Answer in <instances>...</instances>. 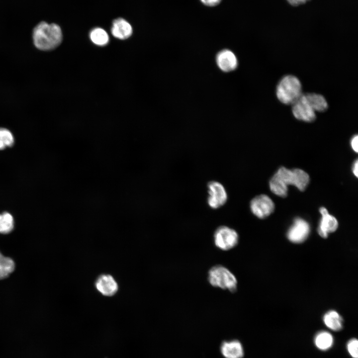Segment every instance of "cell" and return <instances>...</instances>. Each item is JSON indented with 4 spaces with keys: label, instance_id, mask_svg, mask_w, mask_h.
Here are the masks:
<instances>
[{
    "label": "cell",
    "instance_id": "obj_1",
    "mask_svg": "<svg viewBox=\"0 0 358 358\" xmlns=\"http://www.w3.org/2000/svg\"><path fill=\"white\" fill-rule=\"evenodd\" d=\"M310 181L309 175L300 169H288L284 167L278 169L269 182V188L275 195L285 197L288 186L293 185L300 191L305 190Z\"/></svg>",
    "mask_w": 358,
    "mask_h": 358
},
{
    "label": "cell",
    "instance_id": "obj_2",
    "mask_svg": "<svg viewBox=\"0 0 358 358\" xmlns=\"http://www.w3.org/2000/svg\"><path fill=\"white\" fill-rule=\"evenodd\" d=\"M32 38L37 49L43 51L51 50L61 44L63 39L62 31L57 24L42 21L34 27Z\"/></svg>",
    "mask_w": 358,
    "mask_h": 358
},
{
    "label": "cell",
    "instance_id": "obj_3",
    "mask_svg": "<svg viewBox=\"0 0 358 358\" xmlns=\"http://www.w3.org/2000/svg\"><path fill=\"white\" fill-rule=\"evenodd\" d=\"M302 94L299 80L293 75H286L279 81L276 88V95L282 103L292 104Z\"/></svg>",
    "mask_w": 358,
    "mask_h": 358
},
{
    "label": "cell",
    "instance_id": "obj_4",
    "mask_svg": "<svg viewBox=\"0 0 358 358\" xmlns=\"http://www.w3.org/2000/svg\"><path fill=\"white\" fill-rule=\"evenodd\" d=\"M207 279L213 287L235 292L237 290L238 281L235 275L226 267L215 265L209 270Z\"/></svg>",
    "mask_w": 358,
    "mask_h": 358
},
{
    "label": "cell",
    "instance_id": "obj_5",
    "mask_svg": "<svg viewBox=\"0 0 358 358\" xmlns=\"http://www.w3.org/2000/svg\"><path fill=\"white\" fill-rule=\"evenodd\" d=\"M215 246L222 251H228L238 244L239 237L237 231L227 226L218 227L213 234Z\"/></svg>",
    "mask_w": 358,
    "mask_h": 358
},
{
    "label": "cell",
    "instance_id": "obj_6",
    "mask_svg": "<svg viewBox=\"0 0 358 358\" xmlns=\"http://www.w3.org/2000/svg\"><path fill=\"white\" fill-rule=\"evenodd\" d=\"M207 203L213 209L223 206L227 202L228 195L226 189L220 182L212 180L207 184Z\"/></svg>",
    "mask_w": 358,
    "mask_h": 358
},
{
    "label": "cell",
    "instance_id": "obj_7",
    "mask_svg": "<svg viewBox=\"0 0 358 358\" xmlns=\"http://www.w3.org/2000/svg\"><path fill=\"white\" fill-rule=\"evenodd\" d=\"M252 213L260 219H264L273 211L275 205L272 199L267 195L260 194L253 198L250 202Z\"/></svg>",
    "mask_w": 358,
    "mask_h": 358
},
{
    "label": "cell",
    "instance_id": "obj_8",
    "mask_svg": "<svg viewBox=\"0 0 358 358\" xmlns=\"http://www.w3.org/2000/svg\"><path fill=\"white\" fill-rule=\"evenodd\" d=\"M292 105L293 115L298 120L311 122L316 119V112L308 102L305 94L302 93Z\"/></svg>",
    "mask_w": 358,
    "mask_h": 358
},
{
    "label": "cell",
    "instance_id": "obj_9",
    "mask_svg": "<svg viewBox=\"0 0 358 358\" xmlns=\"http://www.w3.org/2000/svg\"><path fill=\"white\" fill-rule=\"evenodd\" d=\"M310 232L309 223L304 219L296 218L293 224L288 229L287 237L288 240L294 243H301L305 241Z\"/></svg>",
    "mask_w": 358,
    "mask_h": 358
},
{
    "label": "cell",
    "instance_id": "obj_10",
    "mask_svg": "<svg viewBox=\"0 0 358 358\" xmlns=\"http://www.w3.org/2000/svg\"><path fill=\"white\" fill-rule=\"evenodd\" d=\"M322 218L320 220L318 233L323 238H327L329 233L334 232L338 227V221L333 215L328 213L324 207L319 208Z\"/></svg>",
    "mask_w": 358,
    "mask_h": 358
},
{
    "label": "cell",
    "instance_id": "obj_11",
    "mask_svg": "<svg viewBox=\"0 0 358 358\" xmlns=\"http://www.w3.org/2000/svg\"><path fill=\"white\" fill-rule=\"evenodd\" d=\"M216 62L223 71L228 72L235 70L238 65L235 55L230 50L225 49L219 52L216 56Z\"/></svg>",
    "mask_w": 358,
    "mask_h": 358
},
{
    "label": "cell",
    "instance_id": "obj_12",
    "mask_svg": "<svg viewBox=\"0 0 358 358\" xmlns=\"http://www.w3.org/2000/svg\"><path fill=\"white\" fill-rule=\"evenodd\" d=\"M96 289L103 295L112 296L118 290V285L112 276L103 274L100 276L95 282Z\"/></svg>",
    "mask_w": 358,
    "mask_h": 358
},
{
    "label": "cell",
    "instance_id": "obj_13",
    "mask_svg": "<svg viewBox=\"0 0 358 358\" xmlns=\"http://www.w3.org/2000/svg\"><path fill=\"white\" fill-rule=\"evenodd\" d=\"M111 31L114 37L120 40L128 38L133 31L131 24L122 18H118L113 21Z\"/></svg>",
    "mask_w": 358,
    "mask_h": 358
},
{
    "label": "cell",
    "instance_id": "obj_14",
    "mask_svg": "<svg viewBox=\"0 0 358 358\" xmlns=\"http://www.w3.org/2000/svg\"><path fill=\"white\" fill-rule=\"evenodd\" d=\"M221 352L226 358H242L244 354L243 346L237 340L223 342Z\"/></svg>",
    "mask_w": 358,
    "mask_h": 358
},
{
    "label": "cell",
    "instance_id": "obj_15",
    "mask_svg": "<svg viewBox=\"0 0 358 358\" xmlns=\"http://www.w3.org/2000/svg\"><path fill=\"white\" fill-rule=\"evenodd\" d=\"M323 320L325 325L331 330L339 331L343 328V318L335 310H330L325 313Z\"/></svg>",
    "mask_w": 358,
    "mask_h": 358
},
{
    "label": "cell",
    "instance_id": "obj_16",
    "mask_svg": "<svg viewBox=\"0 0 358 358\" xmlns=\"http://www.w3.org/2000/svg\"><path fill=\"white\" fill-rule=\"evenodd\" d=\"M314 342L315 346L321 351H327L332 347L334 340L330 333L321 331L315 336Z\"/></svg>",
    "mask_w": 358,
    "mask_h": 358
},
{
    "label": "cell",
    "instance_id": "obj_17",
    "mask_svg": "<svg viewBox=\"0 0 358 358\" xmlns=\"http://www.w3.org/2000/svg\"><path fill=\"white\" fill-rule=\"evenodd\" d=\"M305 95L315 112H323L328 108V103L323 95L315 93H307Z\"/></svg>",
    "mask_w": 358,
    "mask_h": 358
},
{
    "label": "cell",
    "instance_id": "obj_18",
    "mask_svg": "<svg viewBox=\"0 0 358 358\" xmlns=\"http://www.w3.org/2000/svg\"><path fill=\"white\" fill-rule=\"evenodd\" d=\"M90 38L93 43L99 46L106 45L109 40L106 31L100 27L92 29L90 33Z\"/></svg>",
    "mask_w": 358,
    "mask_h": 358
},
{
    "label": "cell",
    "instance_id": "obj_19",
    "mask_svg": "<svg viewBox=\"0 0 358 358\" xmlns=\"http://www.w3.org/2000/svg\"><path fill=\"white\" fill-rule=\"evenodd\" d=\"M14 268L13 261L0 253V279L7 277L14 270Z\"/></svg>",
    "mask_w": 358,
    "mask_h": 358
},
{
    "label": "cell",
    "instance_id": "obj_20",
    "mask_svg": "<svg viewBox=\"0 0 358 358\" xmlns=\"http://www.w3.org/2000/svg\"><path fill=\"white\" fill-rule=\"evenodd\" d=\"M14 227V220L12 216L8 212H4L0 214V233L8 234Z\"/></svg>",
    "mask_w": 358,
    "mask_h": 358
},
{
    "label": "cell",
    "instance_id": "obj_21",
    "mask_svg": "<svg viewBox=\"0 0 358 358\" xmlns=\"http://www.w3.org/2000/svg\"><path fill=\"white\" fill-rule=\"evenodd\" d=\"M0 139L5 147H11L14 144V138L11 132L8 129L0 128Z\"/></svg>",
    "mask_w": 358,
    "mask_h": 358
},
{
    "label": "cell",
    "instance_id": "obj_22",
    "mask_svg": "<svg viewBox=\"0 0 358 358\" xmlns=\"http://www.w3.org/2000/svg\"><path fill=\"white\" fill-rule=\"evenodd\" d=\"M358 341L356 338H353L347 343V351L353 358H358Z\"/></svg>",
    "mask_w": 358,
    "mask_h": 358
},
{
    "label": "cell",
    "instance_id": "obj_23",
    "mask_svg": "<svg viewBox=\"0 0 358 358\" xmlns=\"http://www.w3.org/2000/svg\"><path fill=\"white\" fill-rule=\"evenodd\" d=\"M358 136H354L351 141V145L353 150L356 153L358 152Z\"/></svg>",
    "mask_w": 358,
    "mask_h": 358
},
{
    "label": "cell",
    "instance_id": "obj_24",
    "mask_svg": "<svg viewBox=\"0 0 358 358\" xmlns=\"http://www.w3.org/2000/svg\"><path fill=\"white\" fill-rule=\"evenodd\" d=\"M204 5L208 6H214L218 5L221 0H200Z\"/></svg>",
    "mask_w": 358,
    "mask_h": 358
},
{
    "label": "cell",
    "instance_id": "obj_25",
    "mask_svg": "<svg viewBox=\"0 0 358 358\" xmlns=\"http://www.w3.org/2000/svg\"><path fill=\"white\" fill-rule=\"evenodd\" d=\"M292 6H298L305 3L310 0H286Z\"/></svg>",
    "mask_w": 358,
    "mask_h": 358
},
{
    "label": "cell",
    "instance_id": "obj_26",
    "mask_svg": "<svg viewBox=\"0 0 358 358\" xmlns=\"http://www.w3.org/2000/svg\"><path fill=\"white\" fill-rule=\"evenodd\" d=\"M352 171L354 175L358 178V161L357 159L354 163L352 167Z\"/></svg>",
    "mask_w": 358,
    "mask_h": 358
},
{
    "label": "cell",
    "instance_id": "obj_27",
    "mask_svg": "<svg viewBox=\"0 0 358 358\" xmlns=\"http://www.w3.org/2000/svg\"><path fill=\"white\" fill-rule=\"evenodd\" d=\"M5 146L3 143V142L1 141V140L0 139V150H3L5 148Z\"/></svg>",
    "mask_w": 358,
    "mask_h": 358
}]
</instances>
